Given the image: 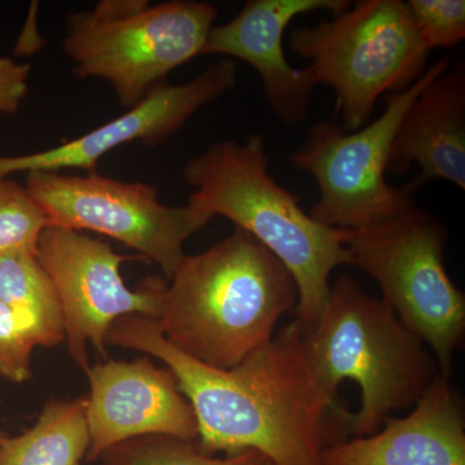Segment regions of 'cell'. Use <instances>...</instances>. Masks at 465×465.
<instances>
[{"instance_id":"7c38bea8","label":"cell","mask_w":465,"mask_h":465,"mask_svg":"<svg viewBox=\"0 0 465 465\" xmlns=\"http://www.w3.org/2000/svg\"><path fill=\"white\" fill-rule=\"evenodd\" d=\"M90 449L85 460L134 437L161 436L198 439V424L189 401L180 391L176 375L154 365L150 357L131 362L109 360L85 371Z\"/></svg>"},{"instance_id":"2e32d148","label":"cell","mask_w":465,"mask_h":465,"mask_svg":"<svg viewBox=\"0 0 465 465\" xmlns=\"http://www.w3.org/2000/svg\"><path fill=\"white\" fill-rule=\"evenodd\" d=\"M0 302L17 318L35 347L65 341V323L56 290L36 250L0 253Z\"/></svg>"},{"instance_id":"ac0fdd59","label":"cell","mask_w":465,"mask_h":465,"mask_svg":"<svg viewBox=\"0 0 465 465\" xmlns=\"http://www.w3.org/2000/svg\"><path fill=\"white\" fill-rule=\"evenodd\" d=\"M100 460L103 465H272L260 452L216 458L206 454L197 440L161 434L124 440L106 450Z\"/></svg>"},{"instance_id":"e0dca14e","label":"cell","mask_w":465,"mask_h":465,"mask_svg":"<svg viewBox=\"0 0 465 465\" xmlns=\"http://www.w3.org/2000/svg\"><path fill=\"white\" fill-rule=\"evenodd\" d=\"M87 399L52 400L26 432L0 443V465H79L90 449Z\"/></svg>"},{"instance_id":"30bf717a","label":"cell","mask_w":465,"mask_h":465,"mask_svg":"<svg viewBox=\"0 0 465 465\" xmlns=\"http://www.w3.org/2000/svg\"><path fill=\"white\" fill-rule=\"evenodd\" d=\"M36 256L56 290L65 341L76 365L87 371V344L106 356L105 338L118 318L140 314L157 320L167 281L149 277L130 290L121 266L134 256L119 255L106 242L84 232L48 225Z\"/></svg>"},{"instance_id":"3957f363","label":"cell","mask_w":465,"mask_h":465,"mask_svg":"<svg viewBox=\"0 0 465 465\" xmlns=\"http://www.w3.org/2000/svg\"><path fill=\"white\" fill-rule=\"evenodd\" d=\"M183 177L195 189L189 204L231 220L286 266L298 286L296 321L304 331L311 330L329 298L332 272L351 265L349 231L321 224L275 182L259 134L242 143H213L186 163Z\"/></svg>"},{"instance_id":"7a4b0ae2","label":"cell","mask_w":465,"mask_h":465,"mask_svg":"<svg viewBox=\"0 0 465 465\" xmlns=\"http://www.w3.org/2000/svg\"><path fill=\"white\" fill-rule=\"evenodd\" d=\"M298 299L286 266L235 228L204 252L185 255L167 282L157 322L177 351L231 370L273 339L275 324Z\"/></svg>"},{"instance_id":"9a60e30c","label":"cell","mask_w":465,"mask_h":465,"mask_svg":"<svg viewBox=\"0 0 465 465\" xmlns=\"http://www.w3.org/2000/svg\"><path fill=\"white\" fill-rule=\"evenodd\" d=\"M419 173L403 186L414 195L440 179L465 191V66L450 65L407 110L391 149L388 173Z\"/></svg>"},{"instance_id":"277c9868","label":"cell","mask_w":465,"mask_h":465,"mask_svg":"<svg viewBox=\"0 0 465 465\" xmlns=\"http://www.w3.org/2000/svg\"><path fill=\"white\" fill-rule=\"evenodd\" d=\"M304 351L330 393L338 396L344 381L360 385L362 405L348 414L356 437L371 436L394 411L415 405L440 372L424 342L347 275L331 284L317 322L304 331Z\"/></svg>"},{"instance_id":"ffe728a7","label":"cell","mask_w":465,"mask_h":465,"mask_svg":"<svg viewBox=\"0 0 465 465\" xmlns=\"http://www.w3.org/2000/svg\"><path fill=\"white\" fill-rule=\"evenodd\" d=\"M407 9L428 50L454 48L465 39L464 0H409Z\"/></svg>"},{"instance_id":"603a6c76","label":"cell","mask_w":465,"mask_h":465,"mask_svg":"<svg viewBox=\"0 0 465 465\" xmlns=\"http://www.w3.org/2000/svg\"><path fill=\"white\" fill-rule=\"evenodd\" d=\"M8 434L5 432H3V430H0V443L3 442L5 439H7Z\"/></svg>"},{"instance_id":"4fadbf2b","label":"cell","mask_w":465,"mask_h":465,"mask_svg":"<svg viewBox=\"0 0 465 465\" xmlns=\"http://www.w3.org/2000/svg\"><path fill=\"white\" fill-rule=\"evenodd\" d=\"M351 5L347 0H249L232 20L211 29L202 54H222L249 64L258 72L275 115L283 124H302L308 118L316 84L308 67L296 69L287 61L284 30L300 15H338Z\"/></svg>"},{"instance_id":"5bb4252c","label":"cell","mask_w":465,"mask_h":465,"mask_svg":"<svg viewBox=\"0 0 465 465\" xmlns=\"http://www.w3.org/2000/svg\"><path fill=\"white\" fill-rule=\"evenodd\" d=\"M323 465H465L463 401L437 374L405 418H390L371 436L324 450Z\"/></svg>"},{"instance_id":"7402d4cb","label":"cell","mask_w":465,"mask_h":465,"mask_svg":"<svg viewBox=\"0 0 465 465\" xmlns=\"http://www.w3.org/2000/svg\"><path fill=\"white\" fill-rule=\"evenodd\" d=\"M29 64H20L0 56V113L14 115L29 90Z\"/></svg>"},{"instance_id":"ba28073f","label":"cell","mask_w":465,"mask_h":465,"mask_svg":"<svg viewBox=\"0 0 465 465\" xmlns=\"http://www.w3.org/2000/svg\"><path fill=\"white\" fill-rule=\"evenodd\" d=\"M450 65L445 57L428 66L411 87L390 94L381 115L361 130L349 133L331 122L311 128L291 162L316 180L320 200L309 213L314 220L330 228L362 231L416 207L414 195L387 182L391 149L407 110Z\"/></svg>"},{"instance_id":"52a82bcc","label":"cell","mask_w":465,"mask_h":465,"mask_svg":"<svg viewBox=\"0 0 465 465\" xmlns=\"http://www.w3.org/2000/svg\"><path fill=\"white\" fill-rule=\"evenodd\" d=\"M448 229L414 207L381 224L349 231L351 265L369 274L382 302L432 349L440 374L451 376L452 358L465 332V295L445 266Z\"/></svg>"},{"instance_id":"8fae6325","label":"cell","mask_w":465,"mask_h":465,"mask_svg":"<svg viewBox=\"0 0 465 465\" xmlns=\"http://www.w3.org/2000/svg\"><path fill=\"white\" fill-rule=\"evenodd\" d=\"M237 78V64L222 58L188 84L159 85L124 114L84 136L32 154L0 157V179L14 173H61L69 168L97 173L101 158L119 146L131 143L155 146L167 142L195 113L231 91Z\"/></svg>"},{"instance_id":"44dd1931","label":"cell","mask_w":465,"mask_h":465,"mask_svg":"<svg viewBox=\"0 0 465 465\" xmlns=\"http://www.w3.org/2000/svg\"><path fill=\"white\" fill-rule=\"evenodd\" d=\"M34 348L25 329L0 302V376L18 384L30 381Z\"/></svg>"},{"instance_id":"6da1fadb","label":"cell","mask_w":465,"mask_h":465,"mask_svg":"<svg viewBox=\"0 0 465 465\" xmlns=\"http://www.w3.org/2000/svg\"><path fill=\"white\" fill-rule=\"evenodd\" d=\"M105 344L143 351L173 370L197 419L198 445L213 457L256 451L272 465H323L324 450L347 440L349 411L314 374L296 320L231 370L177 351L157 320L140 314L118 318Z\"/></svg>"},{"instance_id":"5b68a950","label":"cell","mask_w":465,"mask_h":465,"mask_svg":"<svg viewBox=\"0 0 465 465\" xmlns=\"http://www.w3.org/2000/svg\"><path fill=\"white\" fill-rule=\"evenodd\" d=\"M216 18L215 5L195 0H104L66 17L63 50L78 78L108 82L128 110L201 56Z\"/></svg>"},{"instance_id":"d6986e66","label":"cell","mask_w":465,"mask_h":465,"mask_svg":"<svg viewBox=\"0 0 465 465\" xmlns=\"http://www.w3.org/2000/svg\"><path fill=\"white\" fill-rule=\"evenodd\" d=\"M50 225L42 207L25 186L0 179V253L36 250L42 232Z\"/></svg>"},{"instance_id":"8992f818","label":"cell","mask_w":465,"mask_h":465,"mask_svg":"<svg viewBox=\"0 0 465 465\" xmlns=\"http://www.w3.org/2000/svg\"><path fill=\"white\" fill-rule=\"evenodd\" d=\"M290 47L308 61L314 84L335 92L336 115L349 133L365 127L381 96L411 87L430 54L401 0L351 3L330 20L293 30Z\"/></svg>"},{"instance_id":"9c48e42d","label":"cell","mask_w":465,"mask_h":465,"mask_svg":"<svg viewBox=\"0 0 465 465\" xmlns=\"http://www.w3.org/2000/svg\"><path fill=\"white\" fill-rule=\"evenodd\" d=\"M25 188L50 225L108 235L157 264L168 281L185 258L183 244L213 219L200 208L162 203L157 189L99 173L33 171Z\"/></svg>"}]
</instances>
